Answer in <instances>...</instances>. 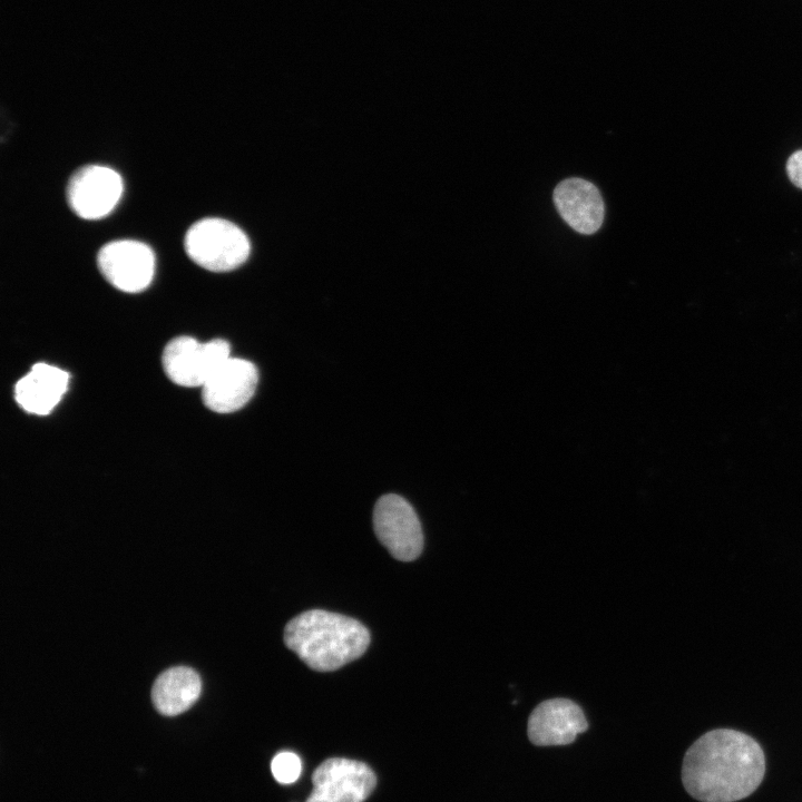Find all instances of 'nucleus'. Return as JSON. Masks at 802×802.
<instances>
[{
  "label": "nucleus",
  "instance_id": "6",
  "mask_svg": "<svg viewBox=\"0 0 802 802\" xmlns=\"http://www.w3.org/2000/svg\"><path fill=\"white\" fill-rule=\"evenodd\" d=\"M312 782L305 802H364L375 788L376 776L363 762L332 757L315 769Z\"/></svg>",
  "mask_w": 802,
  "mask_h": 802
},
{
  "label": "nucleus",
  "instance_id": "15",
  "mask_svg": "<svg viewBox=\"0 0 802 802\" xmlns=\"http://www.w3.org/2000/svg\"><path fill=\"white\" fill-rule=\"evenodd\" d=\"M786 170L791 182L802 188V150L795 151L790 156Z\"/></svg>",
  "mask_w": 802,
  "mask_h": 802
},
{
  "label": "nucleus",
  "instance_id": "11",
  "mask_svg": "<svg viewBox=\"0 0 802 802\" xmlns=\"http://www.w3.org/2000/svg\"><path fill=\"white\" fill-rule=\"evenodd\" d=\"M554 203L561 218L576 232L596 233L605 216L603 197L597 187L583 178L561 180L554 189Z\"/></svg>",
  "mask_w": 802,
  "mask_h": 802
},
{
  "label": "nucleus",
  "instance_id": "4",
  "mask_svg": "<svg viewBox=\"0 0 802 802\" xmlns=\"http://www.w3.org/2000/svg\"><path fill=\"white\" fill-rule=\"evenodd\" d=\"M229 358V344L224 340L200 343L190 336H178L165 346L162 362L175 384L194 388L203 387Z\"/></svg>",
  "mask_w": 802,
  "mask_h": 802
},
{
  "label": "nucleus",
  "instance_id": "9",
  "mask_svg": "<svg viewBox=\"0 0 802 802\" xmlns=\"http://www.w3.org/2000/svg\"><path fill=\"white\" fill-rule=\"evenodd\" d=\"M257 381V369L252 362L231 356L202 387L203 402L217 413L234 412L251 400Z\"/></svg>",
  "mask_w": 802,
  "mask_h": 802
},
{
  "label": "nucleus",
  "instance_id": "10",
  "mask_svg": "<svg viewBox=\"0 0 802 802\" xmlns=\"http://www.w3.org/2000/svg\"><path fill=\"white\" fill-rule=\"evenodd\" d=\"M588 723L583 710L568 698L544 701L531 712L528 720V736L538 746L566 745L573 743Z\"/></svg>",
  "mask_w": 802,
  "mask_h": 802
},
{
  "label": "nucleus",
  "instance_id": "2",
  "mask_svg": "<svg viewBox=\"0 0 802 802\" xmlns=\"http://www.w3.org/2000/svg\"><path fill=\"white\" fill-rule=\"evenodd\" d=\"M284 642L310 668L332 672L363 655L370 634L354 618L313 609L287 623Z\"/></svg>",
  "mask_w": 802,
  "mask_h": 802
},
{
  "label": "nucleus",
  "instance_id": "3",
  "mask_svg": "<svg viewBox=\"0 0 802 802\" xmlns=\"http://www.w3.org/2000/svg\"><path fill=\"white\" fill-rule=\"evenodd\" d=\"M184 247L188 257L211 272H228L248 257L246 234L234 223L207 217L195 222L186 232Z\"/></svg>",
  "mask_w": 802,
  "mask_h": 802
},
{
  "label": "nucleus",
  "instance_id": "14",
  "mask_svg": "<svg viewBox=\"0 0 802 802\" xmlns=\"http://www.w3.org/2000/svg\"><path fill=\"white\" fill-rule=\"evenodd\" d=\"M271 771L277 782L291 784L299 779L302 771V763L295 753L288 751L280 752L272 760Z\"/></svg>",
  "mask_w": 802,
  "mask_h": 802
},
{
  "label": "nucleus",
  "instance_id": "7",
  "mask_svg": "<svg viewBox=\"0 0 802 802\" xmlns=\"http://www.w3.org/2000/svg\"><path fill=\"white\" fill-rule=\"evenodd\" d=\"M123 189V179L117 172L106 166L87 165L69 178L66 197L77 216L99 219L116 207Z\"/></svg>",
  "mask_w": 802,
  "mask_h": 802
},
{
  "label": "nucleus",
  "instance_id": "1",
  "mask_svg": "<svg viewBox=\"0 0 802 802\" xmlns=\"http://www.w3.org/2000/svg\"><path fill=\"white\" fill-rule=\"evenodd\" d=\"M764 753L745 733L717 728L697 739L683 761L685 790L702 802H734L746 798L763 780Z\"/></svg>",
  "mask_w": 802,
  "mask_h": 802
},
{
  "label": "nucleus",
  "instance_id": "12",
  "mask_svg": "<svg viewBox=\"0 0 802 802\" xmlns=\"http://www.w3.org/2000/svg\"><path fill=\"white\" fill-rule=\"evenodd\" d=\"M69 374L53 365L37 363L14 387L17 403L28 413L46 415L67 391Z\"/></svg>",
  "mask_w": 802,
  "mask_h": 802
},
{
  "label": "nucleus",
  "instance_id": "5",
  "mask_svg": "<svg viewBox=\"0 0 802 802\" xmlns=\"http://www.w3.org/2000/svg\"><path fill=\"white\" fill-rule=\"evenodd\" d=\"M373 528L380 542L395 559L411 561L421 554V525L411 505L402 497L389 493L376 501Z\"/></svg>",
  "mask_w": 802,
  "mask_h": 802
},
{
  "label": "nucleus",
  "instance_id": "8",
  "mask_svg": "<svg viewBox=\"0 0 802 802\" xmlns=\"http://www.w3.org/2000/svg\"><path fill=\"white\" fill-rule=\"evenodd\" d=\"M102 276L117 290L138 293L149 286L155 273V255L145 243L133 239L113 241L97 255Z\"/></svg>",
  "mask_w": 802,
  "mask_h": 802
},
{
  "label": "nucleus",
  "instance_id": "13",
  "mask_svg": "<svg viewBox=\"0 0 802 802\" xmlns=\"http://www.w3.org/2000/svg\"><path fill=\"white\" fill-rule=\"evenodd\" d=\"M202 681L198 674L185 666L162 673L154 683L151 698L156 710L167 716L187 711L199 697Z\"/></svg>",
  "mask_w": 802,
  "mask_h": 802
}]
</instances>
